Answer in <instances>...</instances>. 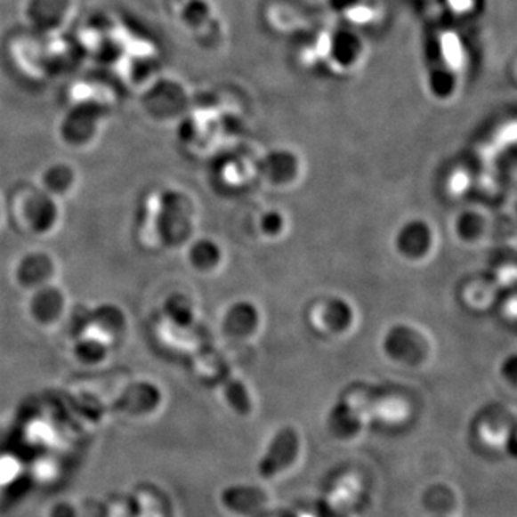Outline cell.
<instances>
[{
    "mask_svg": "<svg viewBox=\"0 0 517 517\" xmlns=\"http://www.w3.org/2000/svg\"><path fill=\"white\" fill-rule=\"evenodd\" d=\"M65 298L58 289L53 287H39L34 294L30 302V313L37 324H55L64 313Z\"/></svg>",
    "mask_w": 517,
    "mask_h": 517,
    "instance_id": "obj_2",
    "label": "cell"
},
{
    "mask_svg": "<svg viewBox=\"0 0 517 517\" xmlns=\"http://www.w3.org/2000/svg\"><path fill=\"white\" fill-rule=\"evenodd\" d=\"M55 264L51 262L46 254L42 252H32L27 257H23L22 262L18 266V278L22 282L23 287L29 289H39L48 285L49 279L53 278Z\"/></svg>",
    "mask_w": 517,
    "mask_h": 517,
    "instance_id": "obj_3",
    "label": "cell"
},
{
    "mask_svg": "<svg viewBox=\"0 0 517 517\" xmlns=\"http://www.w3.org/2000/svg\"><path fill=\"white\" fill-rule=\"evenodd\" d=\"M298 453V436L292 428H283L273 439L268 453L264 454L259 464V472L264 479H271L287 469L294 462Z\"/></svg>",
    "mask_w": 517,
    "mask_h": 517,
    "instance_id": "obj_1",
    "label": "cell"
},
{
    "mask_svg": "<svg viewBox=\"0 0 517 517\" xmlns=\"http://www.w3.org/2000/svg\"><path fill=\"white\" fill-rule=\"evenodd\" d=\"M71 173V170L61 167V166L60 167L56 166L53 170H49L45 174L46 193L58 198V194L62 196V194L71 191L72 187H74V180H64V177Z\"/></svg>",
    "mask_w": 517,
    "mask_h": 517,
    "instance_id": "obj_4",
    "label": "cell"
}]
</instances>
